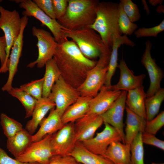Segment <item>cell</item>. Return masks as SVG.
<instances>
[{
	"instance_id": "6da1fadb",
	"label": "cell",
	"mask_w": 164,
	"mask_h": 164,
	"mask_svg": "<svg viewBox=\"0 0 164 164\" xmlns=\"http://www.w3.org/2000/svg\"><path fill=\"white\" fill-rule=\"evenodd\" d=\"M53 58L61 77L77 89L83 83L89 72L97 62L85 56L76 44L68 39L58 43Z\"/></svg>"
},
{
	"instance_id": "7a4b0ae2",
	"label": "cell",
	"mask_w": 164,
	"mask_h": 164,
	"mask_svg": "<svg viewBox=\"0 0 164 164\" xmlns=\"http://www.w3.org/2000/svg\"><path fill=\"white\" fill-rule=\"evenodd\" d=\"M100 2L97 0H68L66 12L57 20L63 27L70 30L89 27L95 21Z\"/></svg>"
},
{
	"instance_id": "3957f363",
	"label": "cell",
	"mask_w": 164,
	"mask_h": 164,
	"mask_svg": "<svg viewBox=\"0 0 164 164\" xmlns=\"http://www.w3.org/2000/svg\"><path fill=\"white\" fill-rule=\"evenodd\" d=\"M118 4L111 2H100L95 21L89 26L99 35L106 46L109 49H111L113 37L122 34L118 27Z\"/></svg>"
},
{
	"instance_id": "277c9868",
	"label": "cell",
	"mask_w": 164,
	"mask_h": 164,
	"mask_svg": "<svg viewBox=\"0 0 164 164\" xmlns=\"http://www.w3.org/2000/svg\"><path fill=\"white\" fill-rule=\"evenodd\" d=\"M65 36L72 39L87 58L94 60L101 54L111 49L107 48L99 35L89 27L80 29L70 30L63 27Z\"/></svg>"
},
{
	"instance_id": "5b68a950",
	"label": "cell",
	"mask_w": 164,
	"mask_h": 164,
	"mask_svg": "<svg viewBox=\"0 0 164 164\" xmlns=\"http://www.w3.org/2000/svg\"><path fill=\"white\" fill-rule=\"evenodd\" d=\"M111 50L101 54L96 65L90 70L84 82L77 89L81 96L94 97L104 85Z\"/></svg>"
},
{
	"instance_id": "8992f818",
	"label": "cell",
	"mask_w": 164,
	"mask_h": 164,
	"mask_svg": "<svg viewBox=\"0 0 164 164\" xmlns=\"http://www.w3.org/2000/svg\"><path fill=\"white\" fill-rule=\"evenodd\" d=\"M21 28V18L14 9L10 11L0 6V29L4 33L6 43V64L8 68L11 49L18 37Z\"/></svg>"
},
{
	"instance_id": "52a82bcc",
	"label": "cell",
	"mask_w": 164,
	"mask_h": 164,
	"mask_svg": "<svg viewBox=\"0 0 164 164\" xmlns=\"http://www.w3.org/2000/svg\"><path fill=\"white\" fill-rule=\"evenodd\" d=\"M78 89L67 82L61 76L53 86L48 98L55 104L62 116L66 110L80 97Z\"/></svg>"
},
{
	"instance_id": "ba28073f",
	"label": "cell",
	"mask_w": 164,
	"mask_h": 164,
	"mask_svg": "<svg viewBox=\"0 0 164 164\" xmlns=\"http://www.w3.org/2000/svg\"><path fill=\"white\" fill-rule=\"evenodd\" d=\"M15 2L19 4L20 7L24 9L22 12L23 16L33 17L39 21L51 31L57 43H60L68 40L62 32L63 27L57 20L53 19L46 14L32 1L21 0Z\"/></svg>"
},
{
	"instance_id": "9c48e42d",
	"label": "cell",
	"mask_w": 164,
	"mask_h": 164,
	"mask_svg": "<svg viewBox=\"0 0 164 164\" xmlns=\"http://www.w3.org/2000/svg\"><path fill=\"white\" fill-rule=\"evenodd\" d=\"M32 33L37 39L38 54L36 60L28 64L27 67L32 68L36 65L38 68H42L47 61L53 58L58 43L50 32L43 29L33 26Z\"/></svg>"
},
{
	"instance_id": "30bf717a",
	"label": "cell",
	"mask_w": 164,
	"mask_h": 164,
	"mask_svg": "<svg viewBox=\"0 0 164 164\" xmlns=\"http://www.w3.org/2000/svg\"><path fill=\"white\" fill-rule=\"evenodd\" d=\"M52 135H48L40 140L32 142L24 153L15 159L24 163L48 164L53 156L51 145Z\"/></svg>"
},
{
	"instance_id": "8fae6325",
	"label": "cell",
	"mask_w": 164,
	"mask_h": 164,
	"mask_svg": "<svg viewBox=\"0 0 164 164\" xmlns=\"http://www.w3.org/2000/svg\"><path fill=\"white\" fill-rule=\"evenodd\" d=\"M77 142L74 122L65 124L52 135L51 145L53 155H70Z\"/></svg>"
},
{
	"instance_id": "7c38bea8",
	"label": "cell",
	"mask_w": 164,
	"mask_h": 164,
	"mask_svg": "<svg viewBox=\"0 0 164 164\" xmlns=\"http://www.w3.org/2000/svg\"><path fill=\"white\" fill-rule=\"evenodd\" d=\"M145 49L141 59V63L147 71L150 79L149 87L146 94V98L153 96L161 88L160 84L164 73L156 63L151 55L152 43L149 40L145 43Z\"/></svg>"
},
{
	"instance_id": "4fadbf2b",
	"label": "cell",
	"mask_w": 164,
	"mask_h": 164,
	"mask_svg": "<svg viewBox=\"0 0 164 164\" xmlns=\"http://www.w3.org/2000/svg\"><path fill=\"white\" fill-rule=\"evenodd\" d=\"M104 128L94 137L81 142L84 146L92 152L103 156L109 145L113 142H122L121 137L117 130L109 124L104 122Z\"/></svg>"
},
{
	"instance_id": "5bb4252c",
	"label": "cell",
	"mask_w": 164,
	"mask_h": 164,
	"mask_svg": "<svg viewBox=\"0 0 164 164\" xmlns=\"http://www.w3.org/2000/svg\"><path fill=\"white\" fill-rule=\"evenodd\" d=\"M127 93V91H121L109 108L100 115L104 122L109 124L117 130L121 137L122 143L125 144L123 118Z\"/></svg>"
},
{
	"instance_id": "9a60e30c",
	"label": "cell",
	"mask_w": 164,
	"mask_h": 164,
	"mask_svg": "<svg viewBox=\"0 0 164 164\" xmlns=\"http://www.w3.org/2000/svg\"><path fill=\"white\" fill-rule=\"evenodd\" d=\"M28 22V17L21 18V28L20 34L14 42L9 55L8 71L9 76L6 83L2 88L3 91L8 92L12 87V84L14 77L18 70L20 58L21 56L23 43V33Z\"/></svg>"
},
{
	"instance_id": "2e32d148",
	"label": "cell",
	"mask_w": 164,
	"mask_h": 164,
	"mask_svg": "<svg viewBox=\"0 0 164 164\" xmlns=\"http://www.w3.org/2000/svg\"><path fill=\"white\" fill-rule=\"evenodd\" d=\"M97 94L91 99L86 114L100 115L110 107L120 94V91L113 90L103 85Z\"/></svg>"
},
{
	"instance_id": "e0dca14e",
	"label": "cell",
	"mask_w": 164,
	"mask_h": 164,
	"mask_svg": "<svg viewBox=\"0 0 164 164\" xmlns=\"http://www.w3.org/2000/svg\"><path fill=\"white\" fill-rule=\"evenodd\" d=\"M104 123L101 115L85 114L74 123L77 141L82 142L94 137L96 130Z\"/></svg>"
},
{
	"instance_id": "ac0fdd59",
	"label": "cell",
	"mask_w": 164,
	"mask_h": 164,
	"mask_svg": "<svg viewBox=\"0 0 164 164\" xmlns=\"http://www.w3.org/2000/svg\"><path fill=\"white\" fill-rule=\"evenodd\" d=\"M118 67L120 70V78L116 84L109 86L111 89L127 92L142 85L145 75L143 74L134 75L133 72L128 68L123 58L120 60Z\"/></svg>"
},
{
	"instance_id": "d6986e66",
	"label": "cell",
	"mask_w": 164,
	"mask_h": 164,
	"mask_svg": "<svg viewBox=\"0 0 164 164\" xmlns=\"http://www.w3.org/2000/svg\"><path fill=\"white\" fill-rule=\"evenodd\" d=\"M40 124L38 131L32 135V142L40 140L48 135H53L65 125L62 121L61 116L54 108L50 110L48 116L44 118Z\"/></svg>"
},
{
	"instance_id": "ffe728a7",
	"label": "cell",
	"mask_w": 164,
	"mask_h": 164,
	"mask_svg": "<svg viewBox=\"0 0 164 164\" xmlns=\"http://www.w3.org/2000/svg\"><path fill=\"white\" fill-rule=\"evenodd\" d=\"M55 106V103L48 97H42L37 100L32 118L26 123L25 129L31 135L33 134L47 112Z\"/></svg>"
},
{
	"instance_id": "44dd1931",
	"label": "cell",
	"mask_w": 164,
	"mask_h": 164,
	"mask_svg": "<svg viewBox=\"0 0 164 164\" xmlns=\"http://www.w3.org/2000/svg\"><path fill=\"white\" fill-rule=\"evenodd\" d=\"M113 40L108 69L104 84L107 87H109L111 85L112 78L118 67V51L119 48L123 44L131 47H134L135 45L134 43L125 35L115 36L113 37Z\"/></svg>"
},
{
	"instance_id": "7402d4cb",
	"label": "cell",
	"mask_w": 164,
	"mask_h": 164,
	"mask_svg": "<svg viewBox=\"0 0 164 164\" xmlns=\"http://www.w3.org/2000/svg\"><path fill=\"white\" fill-rule=\"evenodd\" d=\"M126 112V126L125 144L129 148L132 141L140 132L144 131L145 119L138 115L125 107Z\"/></svg>"
},
{
	"instance_id": "603a6c76",
	"label": "cell",
	"mask_w": 164,
	"mask_h": 164,
	"mask_svg": "<svg viewBox=\"0 0 164 164\" xmlns=\"http://www.w3.org/2000/svg\"><path fill=\"white\" fill-rule=\"evenodd\" d=\"M70 155L83 164H114L104 156L92 152L80 142H76Z\"/></svg>"
},
{
	"instance_id": "cb8c5ba5",
	"label": "cell",
	"mask_w": 164,
	"mask_h": 164,
	"mask_svg": "<svg viewBox=\"0 0 164 164\" xmlns=\"http://www.w3.org/2000/svg\"><path fill=\"white\" fill-rule=\"evenodd\" d=\"M93 98L80 96L63 113L61 116L63 123L66 124L70 122H75L85 115L89 109L91 101Z\"/></svg>"
},
{
	"instance_id": "d4e9b609",
	"label": "cell",
	"mask_w": 164,
	"mask_h": 164,
	"mask_svg": "<svg viewBox=\"0 0 164 164\" xmlns=\"http://www.w3.org/2000/svg\"><path fill=\"white\" fill-rule=\"evenodd\" d=\"M146 98V94L142 85L128 91L125 101L127 107L130 110L145 120V100Z\"/></svg>"
},
{
	"instance_id": "484cf974",
	"label": "cell",
	"mask_w": 164,
	"mask_h": 164,
	"mask_svg": "<svg viewBox=\"0 0 164 164\" xmlns=\"http://www.w3.org/2000/svg\"><path fill=\"white\" fill-rule=\"evenodd\" d=\"M119 141L112 142L108 146L103 156L114 164H130V149Z\"/></svg>"
},
{
	"instance_id": "4316f807",
	"label": "cell",
	"mask_w": 164,
	"mask_h": 164,
	"mask_svg": "<svg viewBox=\"0 0 164 164\" xmlns=\"http://www.w3.org/2000/svg\"><path fill=\"white\" fill-rule=\"evenodd\" d=\"M32 136L23 128L12 137L7 139V148L15 158L24 153L32 142Z\"/></svg>"
},
{
	"instance_id": "83f0119b",
	"label": "cell",
	"mask_w": 164,
	"mask_h": 164,
	"mask_svg": "<svg viewBox=\"0 0 164 164\" xmlns=\"http://www.w3.org/2000/svg\"><path fill=\"white\" fill-rule=\"evenodd\" d=\"M45 66L42 97H48L53 86L61 74L53 58L47 61Z\"/></svg>"
},
{
	"instance_id": "f1b7e54d",
	"label": "cell",
	"mask_w": 164,
	"mask_h": 164,
	"mask_svg": "<svg viewBox=\"0 0 164 164\" xmlns=\"http://www.w3.org/2000/svg\"><path fill=\"white\" fill-rule=\"evenodd\" d=\"M164 100V89L161 88L152 96L145 100L146 121L151 120L158 113Z\"/></svg>"
},
{
	"instance_id": "f546056e",
	"label": "cell",
	"mask_w": 164,
	"mask_h": 164,
	"mask_svg": "<svg viewBox=\"0 0 164 164\" xmlns=\"http://www.w3.org/2000/svg\"><path fill=\"white\" fill-rule=\"evenodd\" d=\"M9 94L18 99L25 108V118L32 116L37 100L20 88H13L8 92Z\"/></svg>"
},
{
	"instance_id": "4dcf8cb0",
	"label": "cell",
	"mask_w": 164,
	"mask_h": 164,
	"mask_svg": "<svg viewBox=\"0 0 164 164\" xmlns=\"http://www.w3.org/2000/svg\"><path fill=\"white\" fill-rule=\"evenodd\" d=\"M142 132H139L132 141L130 146V164H144L143 144L142 140Z\"/></svg>"
},
{
	"instance_id": "1f68e13d",
	"label": "cell",
	"mask_w": 164,
	"mask_h": 164,
	"mask_svg": "<svg viewBox=\"0 0 164 164\" xmlns=\"http://www.w3.org/2000/svg\"><path fill=\"white\" fill-rule=\"evenodd\" d=\"M0 123L4 134L8 139L12 137L23 128L22 124L4 113L0 115Z\"/></svg>"
},
{
	"instance_id": "d6a6232c",
	"label": "cell",
	"mask_w": 164,
	"mask_h": 164,
	"mask_svg": "<svg viewBox=\"0 0 164 164\" xmlns=\"http://www.w3.org/2000/svg\"><path fill=\"white\" fill-rule=\"evenodd\" d=\"M118 24L121 33L127 36L132 34L138 27L136 24L130 21L124 11L120 2L118 4Z\"/></svg>"
},
{
	"instance_id": "836d02e7",
	"label": "cell",
	"mask_w": 164,
	"mask_h": 164,
	"mask_svg": "<svg viewBox=\"0 0 164 164\" xmlns=\"http://www.w3.org/2000/svg\"><path fill=\"white\" fill-rule=\"evenodd\" d=\"M44 77L21 85L20 88L36 100L42 97Z\"/></svg>"
},
{
	"instance_id": "e575fe53",
	"label": "cell",
	"mask_w": 164,
	"mask_h": 164,
	"mask_svg": "<svg viewBox=\"0 0 164 164\" xmlns=\"http://www.w3.org/2000/svg\"><path fill=\"white\" fill-rule=\"evenodd\" d=\"M123 9L130 21L134 22L138 21L141 15L138 5L131 0H120Z\"/></svg>"
},
{
	"instance_id": "d590c367",
	"label": "cell",
	"mask_w": 164,
	"mask_h": 164,
	"mask_svg": "<svg viewBox=\"0 0 164 164\" xmlns=\"http://www.w3.org/2000/svg\"><path fill=\"white\" fill-rule=\"evenodd\" d=\"M164 30V19L158 25L150 28L143 27L136 29L134 34L138 38L143 37H156L158 34Z\"/></svg>"
},
{
	"instance_id": "8d00e7d4",
	"label": "cell",
	"mask_w": 164,
	"mask_h": 164,
	"mask_svg": "<svg viewBox=\"0 0 164 164\" xmlns=\"http://www.w3.org/2000/svg\"><path fill=\"white\" fill-rule=\"evenodd\" d=\"M164 125V111L152 119L146 121L144 132L155 135Z\"/></svg>"
},
{
	"instance_id": "74e56055",
	"label": "cell",
	"mask_w": 164,
	"mask_h": 164,
	"mask_svg": "<svg viewBox=\"0 0 164 164\" xmlns=\"http://www.w3.org/2000/svg\"><path fill=\"white\" fill-rule=\"evenodd\" d=\"M142 140L143 144L153 145L164 150V141L158 138L154 135L142 132Z\"/></svg>"
},
{
	"instance_id": "f35d334b",
	"label": "cell",
	"mask_w": 164,
	"mask_h": 164,
	"mask_svg": "<svg viewBox=\"0 0 164 164\" xmlns=\"http://www.w3.org/2000/svg\"><path fill=\"white\" fill-rule=\"evenodd\" d=\"M32 1L46 14L53 19H56L52 0H33Z\"/></svg>"
},
{
	"instance_id": "ab89813d",
	"label": "cell",
	"mask_w": 164,
	"mask_h": 164,
	"mask_svg": "<svg viewBox=\"0 0 164 164\" xmlns=\"http://www.w3.org/2000/svg\"><path fill=\"white\" fill-rule=\"evenodd\" d=\"M54 11L56 20L65 14L68 5V0H52Z\"/></svg>"
},
{
	"instance_id": "60d3db41",
	"label": "cell",
	"mask_w": 164,
	"mask_h": 164,
	"mask_svg": "<svg viewBox=\"0 0 164 164\" xmlns=\"http://www.w3.org/2000/svg\"><path fill=\"white\" fill-rule=\"evenodd\" d=\"M6 43L5 36H3L0 37V60L1 66L0 73H5L8 71V68L6 64Z\"/></svg>"
},
{
	"instance_id": "b9f144b4",
	"label": "cell",
	"mask_w": 164,
	"mask_h": 164,
	"mask_svg": "<svg viewBox=\"0 0 164 164\" xmlns=\"http://www.w3.org/2000/svg\"><path fill=\"white\" fill-rule=\"evenodd\" d=\"M76 160L71 155H53L48 164H77Z\"/></svg>"
},
{
	"instance_id": "7bdbcfd3",
	"label": "cell",
	"mask_w": 164,
	"mask_h": 164,
	"mask_svg": "<svg viewBox=\"0 0 164 164\" xmlns=\"http://www.w3.org/2000/svg\"><path fill=\"white\" fill-rule=\"evenodd\" d=\"M0 164H40L37 163H27L20 162L9 157L6 152L0 147Z\"/></svg>"
},
{
	"instance_id": "ee69618b",
	"label": "cell",
	"mask_w": 164,
	"mask_h": 164,
	"mask_svg": "<svg viewBox=\"0 0 164 164\" xmlns=\"http://www.w3.org/2000/svg\"><path fill=\"white\" fill-rule=\"evenodd\" d=\"M163 2V0H149V2L150 4L155 6L158 4L161 5Z\"/></svg>"
},
{
	"instance_id": "f6af8a7d",
	"label": "cell",
	"mask_w": 164,
	"mask_h": 164,
	"mask_svg": "<svg viewBox=\"0 0 164 164\" xmlns=\"http://www.w3.org/2000/svg\"><path fill=\"white\" fill-rule=\"evenodd\" d=\"M157 12L159 13H164V6L162 4L160 5L156 9Z\"/></svg>"
},
{
	"instance_id": "bcb514c9",
	"label": "cell",
	"mask_w": 164,
	"mask_h": 164,
	"mask_svg": "<svg viewBox=\"0 0 164 164\" xmlns=\"http://www.w3.org/2000/svg\"><path fill=\"white\" fill-rule=\"evenodd\" d=\"M142 2L144 5V9L146 10V13L148 15L149 13V9L145 0H142Z\"/></svg>"
},
{
	"instance_id": "7dc6e473",
	"label": "cell",
	"mask_w": 164,
	"mask_h": 164,
	"mask_svg": "<svg viewBox=\"0 0 164 164\" xmlns=\"http://www.w3.org/2000/svg\"><path fill=\"white\" fill-rule=\"evenodd\" d=\"M152 164H164L163 163L157 164V163H153Z\"/></svg>"
},
{
	"instance_id": "c3c4849f",
	"label": "cell",
	"mask_w": 164,
	"mask_h": 164,
	"mask_svg": "<svg viewBox=\"0 0 164 164\" xmlns=\"http://www.w3.org/2000/svg\"><path fill=\"white\" fill-rule=\"evenodd\" d=\"M77 164H82L80 163H78Z\"/></svg>"
}]
</instances>
